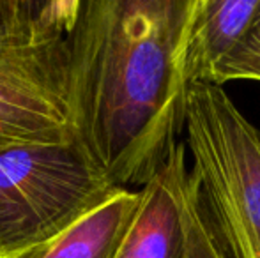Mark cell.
Wrapping results in <instances>:
<instances>
[{"label":"cell","mask_w":260,"mask_h":258,"mask_svg":"<svg viewBox=\"0 0 260 258\" xmlns=\"http://www.w3.org/2000/svg\"><path fill=\"white\" fill-rule=\"evenodd\" d=\"M260 9V0H195L182 50L188 87L211 85L216 67L236 50Z\"/></svg>","instance_id":"6"},{"label":"cell","mask_w":260,"mask_h":258,"mask_svg":"<svg viewBox=\"0 0 260 258\" xmlns=\"http://www.w3.org/2000/svg\"><path fill=\"white\" fill-rule=\"evenodd\" d=\"M68 35L0 46V147L75 136Z\"/></svg>","instance_id":"4"},{"label":"cell","mask_w":260,"mask_h":258,"mask_svg":"<svg viewBox=\"0 0 260 258\" xmlns=\"http://www.w3.org/2000/svg\"><path fill=\"white\" fill-rule=\"evenodd\" d=\"M193 2L80 0L68 35L71 122L113 188L140 190L181 143Z\"/></svg>","instance_id":"1"},{"label":"cell","mask_w":260,"mask_h":258,"mask_svg":"<svg viewBox=\"0 0 260 258\" xmlns=\"http://www.w3.org/2000/svg\"><path fill=\"white\" fill-rule=\"evenodd\" d=\"M186 225H188V242H186L184 258H232L212 219L206 196L200 190L193 170L188 202H186Z\"/></svg>","instance_id":"9"},{"label":"cell","mask_w":260,"mask_h":258,"mask_svg":"<svg viewBox=\"0 0 260 258\" xmlns=\"http://www.w3.org/2000/svg\"><path fill=\"white\" fill-rule=\"evenodd\" d=\"M80 0H0V46L68 35Z\"/></svg>","instance_id":"8"},{"label":"cell","mask_w":260,"mask_h":258,"mask_svg":"<svg viewBox=\"0 0 260 258\" xmlns=\"http://www.w3.org/2000/svg\"><path fill=\"white\" fill-rule=\"evenodd\" d=\"M191 168L181 141L140 188V202L113 258H184L186 202Z\"/></svg>","instance_id":"5"},{"label":"cell","mask_w":260,"mask_h":258,"mask_svg":"<svg viewBox=\"0 0 260 258\" xmlns=\"http://www.w3.org/2000/svg\"><path fill=\"white\" fill-rule=\"evenodd\" d=\"M140 202V190H115L28 258H113Z\"/></svg>","instance_id":"7"},{"label":"cell","mask_w":260,"mask_h":258,"mask_svg":"<svg viewBox=\"0 0 260 258\" xmlns=\"http://www.w3.org/2000/svg\"><path fill=\"white\" fill-rule=\"evenodd\" d=\"M232 80L260 82V9L236 50L216 67L211 85L223 87Z\"/></svg>","instance_id":"10"},{"label":"cell","mask_w":260,"mask_h":258,"mask_svg":"<svg viewBox=\"0 0 260 258\" xmlns=\"http://www.w3.org/2000/svg\"><path fill=\"white\" fill-rule=\"evenodd\" d=\"M113 188L76 136L0 147V258H28Z\"/></svg>","instance_id":"2"},{"label":"cell","mask_w":260,"mask_h":258,"mask_svg":"<svg viewBox=\"0 0 260 258\" xmlns=\"http://www.w3.org/2000/svg\"><path fill=\"white\" fill-rule=\"evenodd\" d=\"M186 149L232 258H260V128L223 87L191 85Z\"/></svg>","instance_id":"3"}]
</instances>
